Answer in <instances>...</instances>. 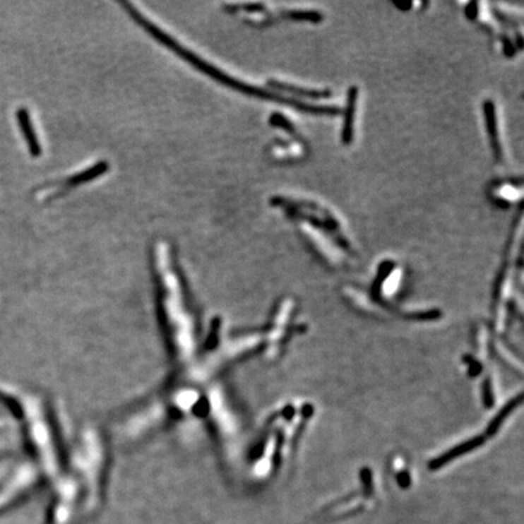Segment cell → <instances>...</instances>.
I'll return each mask as SVG.
<instances>
[{
  "instance_id": "52a82bcc",
  "label": "cell",
  "mask_w": 524,
  "mask_h": 524,
  "mask_svg": "<svg viewBox=\"0 0 524 524\" xmlns=\"http://www.w3.org/2000/svg\"><path fill=\"white\" fill-rule=\"evenodd\" d=\"M287 18L290 20H297V21H307V22H321L322 21V15L317 13V11H299V10H294V11H289L285 13Z\"/></svg>"
},
{
  "instance_id": "3957f363",
  "label": "cell",
  "mask_w": 524,
  "mask_h": 524,
  "mask_svg": "<svg viewBox=\"0 0 524 524\" xmlns=\"http://www.w3.org/2000/svg\"><path fill=\"white\" fill-rule=\"evenodd\" d=\"M16 121H18V126L21 129L23 138L26 141L30 155L33 158H39L43 153V148H42V143L39 141L37 133H35V124H33L32 118H30V113L28 112L27 108H18L16 111Z\"/></svg>"
},
{
  "instance_id": "5b68a950",
  "label": "cell",
  "mask_w": 524,
  "mask_h": 524,
  "mask_svg": "<svg viewBox=\"0 0 524 524\" xmlns=\"http://www.w3.org/2000/svg\"><path fill=\"white\" fill-rule=\"evenodd\" d=\"M357 99H358V89L352 86L348 89L347 103H346V112H345L344 128H343V142L348 145L353 140L355 135V116H356Z\"/></svg>"
},
{
  "instance_id": "277c9868",
  "label": "cell",
  "mask_w": 524,
  "mask_h": 524,
  "mask_svg": "<svg viewBox=\"0 0 524 524\" xmlns=\"http://www.w3.org/2000/svg\"><path fill=\"white\" fill-rule=\"evenodd\" d=\"M268 86L271 89L275 90L283 91L284 94L292 95L294 100L295 99H311V100H318L326 99L327 96H329V91L328 90H309L306 88H300V86L294 85V84H289V83L280 82V81H275L272 79L268 82Z\"/></svg>"
},
{
  "instance_id": "6da1fadb",
  "label": "cell",
  "mask_w": 524,
  "mask_h": 524,
  "mask_svg": "<svg viewBox=\"0 0 524 524\" xmlns=\"http://www.w3.org/2000/svg\"><path fill=\"white\" fill-rule=\"evenodd\" d=\"M165 246L157 245L155 253L157 256V265L160 272V280L163 284L164 301L167 306L169 324L172 329L174 341L177 344V352L182 358H189L193 353V331L192 321L184 309L181 297L180 285L177 275L174 272L172 258L169 254H165Z\"/></svg>"
},
{
  "instance_id": "8992f818",
  "label": "cell",
  "mask_w": 524,
  "mask_h": 524,
  "mask_svg": "<svg viewBox=\"0 0 524 524\" xmlns=\"http://www.w3.org/2000/svg\"><path fill=\"white\" fill-rule=\"evenodd\" d=\"M484 113H486L487 124H488V133H489L490 143L492 148L494 152L495 157L500 160L501 158V146L499 141L498 125H496V118H495L494 106L493 103H484Z\"/></svg>"
},
{
  "instance_id": "7a4b0ae2",
  "label": "cell",
  "mask_w": 524,
  "mask_h": 524,
  "mask_svg": "<svg viewBox=\"0 0 524 524\" xmlns=\"http://www.w3.org/2000/svg\"><path fill=\"white\" fill-rule=\"evenodd\" d=\"M111 165L107 160H100L97 163L93 164L90 168L83 169L82 172H76L71 177H66L64 180L56 181L55 187L56 189L52 194V198H57L69 192L71 189H77L78 186L91 182L99 177H102L103 174L109 172Z\"/></svg>"
}]
</instances>
